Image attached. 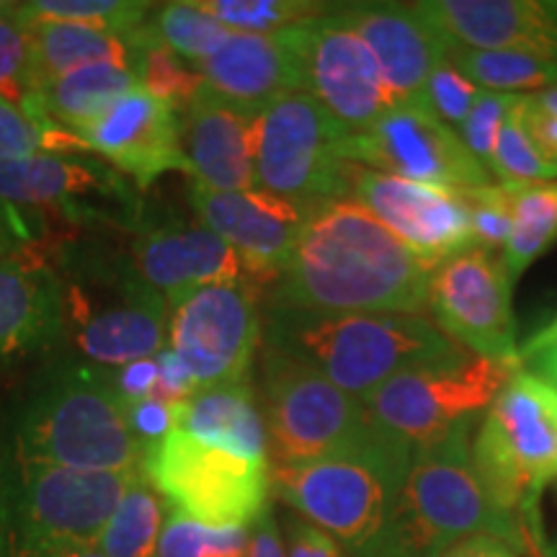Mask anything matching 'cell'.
Wrapping results in <instances>:
<instances>
[{
	"label": "cell",
	"mask_w": 557,
	"mask_h": 557,
	"mask_svg": "<svg viewBox=\"0 0 557 557\" xmlns=\"http://www.w3.org/2000/svg\"><path fill=\"white\" fill-rule=\"evenodd\" d=\"M431 267L354 199L308 209L269 305L320 312H429Z\"/></svg>",
	"instance_id": "6da1fadb"
},
{
	"label": "cell",
	"mask_w": 557,
	"mask_h": 557,
	"mask_svg": "<svg viewBox=\"0 0 557 557\" xmlns=\"http://www.w3.org/2000/svg\"><path fill=\"white\" fill-rule=\"evenodd\" d=\"M263 346L312 367L359 400L408 369L447 359L462 348L426 318L274 305L267 310Z\"/></svg>",
	"instance_id": "7a4b0ae2"
},
{
	"label": "cell",
	"mask_w": 557,
	"mask_h": 557,
	"mask_svg": "<svg viewBox=\"0 0 557 557\" xmlns=\"http://www.w3.org/2000/svg\"><path fill=\"white\" fill-rule=\"evenodd\" d=\"M413 455L377 429L344 455L271 470V485L297 517L351 557H389L393 519Z\"/></svg>",
	"instance_id": "3957f363"
},
{
	"label": "cell",
	"mask_w": 557,
	"mask_h": 557,
	"mask_svg": "<svg viewBox=\"0 0 557 557\" xmlns=\"http://www.w3.org/2000/svg\"><path fill=\"white\" fill-rule=\"evenodd\" d=\"M11 455L81 472L143 470L148 447L129 423V403L109 374L60 369L21 410Z\"/></svg>",
	"instance_id": "277c9868"
},
{
	"label": "cell",
	"mask_w": 557,
	"mask_h": 557,
	"mask_svg": "<svg viewBox=\"0 0 557 557\" xmlns=\"http://www.w3.org/2000/svg\"><path fill=\"white\" fill-rule=\"evenodd\" d=\"M62 318L73 346L99 367H127L169 348L171 308L139 274L132 256L75 248L58 271Z\"/></svg>",
	"instance_id": "5b68a950"
},
{
	"label": "cell",
	"mask_w": 557,
	"mask_h": 557,
	"mask_svg": "<svg viewBox=\"0 0 557 557\" xmlns=\"http://www.w3.org/2000/svg\"><path fill=\"white\" fill-rule=\"evenodd\" d=\"M472 429L475 418H465L434 449L413 457L395 506L389 557H444L472 534L529 547L524 524L487 498L472 470Z\"/></svg>",
	"instance_id": "8992f818"
},
{
	"label": "cell",
	"mask_w": 557,
	"mask_h": 557,
	"mask_svg": "<svg viewBox=\"0 0 557 557\" xmlns=\"http://www.w3.org/2000/svg\"><path fill=\"white\" fill-rule=\"evenodd\" d=\"M472 470L500 511L537 532V504L557 478V389L517 369L472 436ZM532 547V542H529Z\"/></svg>",
	"instance_id": "52a82bcc"
},
{
	"label": "cell",
	"mask_w": 557,
	"mask_h": 557,
	"mask_svg": "<svg viewBox=\"0 0 557 557\" xmlns=\"http://www.w3.org/2000/svg\"><path fill=\"white\" fill-rule=\"evenodd\" d=\"M135 472H81L0 459V557L96 545Z\"/></svg>",
	"instance_id": "ba28073f"
},
{
	"label": "cell",
	"mask_w": 557,
	"mask_h": 557,
	"mask_svg": "<svg viewBox=\"0 0 557 557\" xmlns=\"http://www.w3.org/2000/svg\"><path fill=\"white\" fill-rule=\"evenodd\" d=\"M348 132L308 90H292L253 116L256 189L310 209L351 194Z\"/></svg>",
	"instance_id": "9c48e42d"
},
{
	"label": "cell",
	"mask_w": 557,
	"mask_h": 557,
	"mask_svg": "<svg viewBox=\"0 0 557 557\" xmlns=\"http://www.w3.org/2000/svg\"><path fill=\"white\" fill-rule=\"evenodd\" d=\"M517 369L459 348L447 359L387 380L361 403L382 434L418 457L434 449L459 421L491 406Z\"/></svg>",
	"instance_id": "30bf717a"
},
{
	"label": "cell",
	"mask_w": 557,
	"mask_h": 557,
	"mask_svg": "<svg viewBox=\"0 0 557 557\" xmlns=\"http://www.w3.org/2000/svg\"><path fill=\"white\" fill-rule=\"evenodd\" d=\"M271 470L299 468L361 447L377 426L364 403L302 361L263 346Z\"/></svg>",
	"instance_id": "8fae6325"
},
{
	"label": "cell",
	"mask_w": 557,
	"mask_h": 557,
	"mask_svg": "<svg viewBox=\"0 0 557 557\" xmlns=\"http://www.w3.org/2000/svg\"><path fill=\"white\" fill-rule=\"evenodd\" d=\"M145 478L171 508L207 527H250L269 508L271 462H259L173 429L145 455Z\"/></svg>",
	"instance_id": "7c38bea8"
},
{
	"label": "cell",
	"mask_w": 557,
	"mask_h": 557,
	"mask_svg": "<svg viewBox=\"0 0 557 557\" xmlns=\"http://www.w3.org/2000/svg\"><path fill=\"white\" fill-rule=\"evenodd\" d=\"M263 336L256 282H218L194 289L171 310L169 348L194 387L248 377Z\"/></svg>",
	"instance_id": "4fadbf2b"
},
{
	"label": "cell",
	"mask_w": 557,
	"mask_h": 557,
	"mask_svg": "<svg viewBox=\"0 0 557 557\" xmlns=\"http://www.w3.org/2000/svg\"><path fill=\"white\" fill-rule=\"evenodd\" d=\"M511 289L504 256L472 246L431 269L429 312L465 351L519 367Z\"/></svg>",
	"instance_id": "5bb4252c"
},
{
	"label": "cell",
	"mask_w": 557,
	"mask_h": 557,
	"mask_svg": "<svg viewBox=\"0 0 557 557\" xmlns=\"http://www.w3.org/2000/svg\"><path fill=\"white\" fill-rule=\"evenodd\" d=\"M305 73V90L329 109L333 120L359 135L398 107L377 60L346 24L341 5L289 26Z\"/></svg>",
	"instance_id": "9a60e30c"
},
{
	"label": "cell",
	"mask_w": 557,
	"mask_h": 557,
	"mask_svg": "<svg viewBox=\"0 0 557 557\" xmlns=\"http://www.w3.org/2000/svg\"><path fill=\"white\" fill-rule=\"evenodd\" d=\"M346 158L361 169L449 189L493 184L457 132L413 103H398L369 129L348 135Z\"/></svg>",
	"instance_id": "2e32d148"
},
{
	"label": "cell",
	"mask_w": 557,
	"mask_h": 557,
	"mask_svg": "<svg viewBox=\"0 0 557 557\" xmlns=\"http://www.w3.org/2000/svg\"><path fill=\"white\" fill-rule=\"evenodd\" d=\"M348 199L369 209L431 269L475 246L462 189L387 176L359 165Z\"/></svg>",
	"instance_id": "e0dca14e"
},
{
	"label": "cell",
	"mask_w": 557,
	"mask_h": 557,
	"mask_svg": "<svg viewBox=\"0 0 557 557\" xmlns=\"http://www.w3.org/2000/svg\"><path fill=\"white\" fill-rule=\"evenodd\" d=\"M191 207L201 225L238 253L250 282L274 284L302 233L308 209L261 189L209 191L191 186Z\"/></svg>",
	"instance_id": "ac0fdd59"
},
{
	"label": "cell",
	"mask_w": 557,
	"mask_h": 557,
	"mask_svg": "<svg viewBox=\"0 0 557 557\" xmlns=\"http://www.w3.org/2000/svg\"><path fill=\"white\" fill-rule=\"evenodd\" d=\"M78 137L88 152L101 156L122 176L135 178L139 189L171 171L189 176L181 150V114L143 86L120 96Z\"/></svg>",
	"instance_id": "d6986e66"
},
{
	"label": "cell",
	"mask_w": 557,
	"mask_h": 557,
	"mask_svg": "<svg viewBox=\"0 0 557 557\" xmlns=\"http://www.w3.org/2000/svg\"><path fill=\"white\" fill-rule=\"evenodd\" d=\"M341 13L377 60L395 101L423 107L429 75L451 54L444 34L416 3H351Z\"/></svg>",
	"instance_id": "ffe728a7"
},
{
	"label": "cell",
	"mask_w": 557,
	"mask_h": 557,
	"mask_svg": "<svg viewBox=\"0 0 557 557\" xmlns=\"http://www.w3.org/2000/svg\"><path fill=\"white\" fill-rule=\"evenodd\" d=\"M416 5L451 47L511 50L557 62V0H423Z\"/></svg>",
	"instance_id": "44dd1931"
},
{
	"label": "cell",
	"mask_w": 557,
	"mask_h": 557,
	"mask_svg": "<svg viewBox=\"0 0 557 557\" xmlns=\"http://www.w3.org/2000/svg\"><path fill=\"white\" fill-rule=\"evenodd\" d=\"M132 261L171 310L207 284L248 278L238 253L199 220H171L143 230L132 243Z\"/></svg>",
	"instance_id": "7402d4cb"
},
{
	"label": "cell",
	"mask_w": 557,
	"mask_h": 557,
	"mask_svg": "<svg viewBox=\"0 0 557 557\" xmlns=\"http://www.w3.org/2000/svg\"><path fill=\"white\" fill-rule=\"evenodd\" d=\"M253 116L199 88L181 114V150L194 184L209 191L256 189Z\"/></svg>",
	"instance_id": "603a6c76"
},
{
	"label": "cell",
	"mask_w": 557,
	"mask_h": 557,
	"mask_svg": "<svg viewBox=\"0 0 557 557\" xmlns=\"http://www.w3.org/2000/svg\"><path fill=\"white\" fill-rule=\"evenodd\" d=\"M197 70L205 88L248 114H259L292 90H305L302 62L289 29L278 34L233 32Z\"/></svg>",
	"instance_id": "cb8c5ba5"
},
{
	"label": "cell",
	"mask_w": 557,
	"mask_h": 557,
	"mask_svg": "<svg viewBox=\"0 0 557 557\" xmlns=\"http://www.w3.org/2000/svg\"><path fill=\"white\" fill-rule=\"evenodd\" d=\"M90 199L132 201L127 178L107 160L81 152L0 160V201L5 205H81Z\"/></svg>",
	"instance_id": "d4e9b609"
},
{
	"label": "cell",
	"mask_w": 557,
	"mask_h": 557,
	"mask_svg": "<svg viewBox=\"0 0 557 557\" xmlns=\"http://www.w3.org/2000/svg\"><path fill=\"white\" fill-rule=\"evenodd\" d=\"M65 333L60 282L52 269L0 256V369L37 354Z\"/></svg>",
	"instance_id": "484cf974"
},
{
	"label": "cell",
	"mask_w": 557,
	"mask_h": 557,
	"mask_svg": "<svg viewBox=\"0 0 557 557\" xmlns=\"http://www.w3.org/2000/svg\"><path fill=\"white\" fill-rule=\"evenodd\" d=\"M176 429L235 455L269 462V431L250 380L201 387L176 406Z\"/></svg>",
	"instance_id": "4316f807"
},
{
	"label": "cell",
	"mask_w": 557,
	"mask_h": 557,
	"mask_svg": "<svg viewBox=\"0 0 557 557\" xmlns=\"http://www.w3.org/2000/svg\"><path fill=\"white\" fill-rule=\"evenodd\" d=\"M145 24L129 34L73 24L32 26V90L70 70L88 65H124L135 70L139 45L145 39Z\"/></svg>",
	"instance_id": "83f0119b"
},
{
	"label": "cell",
	"mask_w": 557,
	"mask_h": 557,
	"mask_svg": "<svg viewBox=\"0 0 557 557\" xmlns=\"http://www.w3.org/2000/svg\"><path fill=\"white\" fill-rule=\"evenodd\" d=\"M137 86V73L132 67L88 65L41 83L26 103L78 137L83 127L99 120L111 103Z\"/></svg>",
	"instance_id": "f1b7e54d"
},
{
	"label": "cell",
	"mask_w": 557,
	"mask_h": 557,
	"mask_svg": "<svg viewBox=\"0 0 557 557\" xmlns=\"http://www.w3.org/2000/svg\"><path fill=\"white\" fill-rule=\"evenodd\" d=\"M171 504L139 470L116 504L96 547L107 557H158Z\"/></svg>",
	"instance_id": "f546056e"
},
{
	"label": "cell",
	"mask_w": 557,
	"mask_h": 557,
	"mask_svg": "<svg viewBox=\"0 0 557 557\" xmlns=\"http://www.w3.org/2000/svg\"><path fill=\"white\" fill-rule=\"evenodd\" d=\"M504 186L511 199V238L500 256L508 276L517 282L557 240V181Z\"/></svg>",
	"instance_id": "4dcf8cb0"
},
{
	"label": "cell",
	"mask_w": 557,
	"mask_h": 557,
	"mask_svg": "<svg viewBox=\"0 0 557 557\" xmlns=\"http://www.w3.org/2000/svg\"><path fill=\"white\" fill-rule=\"evenodd\" d=\"M451 60L472 83L496 94L545 90L557 86V62L511 50H465L451 47Z\"/></svg>",
	"instance_id": "1f68e13d"
},
{
	"label": "cell",
	"mask_w": 557,
	"mask_h": 557,
	"mask_svg": "<svg viewBox=\"0 0 557 557\" xmlns=\"http://www.w3.org/2000/svg\"><path fill=\"white\" fill-rule=\"evenodd\" d=\"M26 26L73 24L88 29L129 34L152 16L156 5L139 0H32L16 3Z\"/></svg>",
	"instance_id": "d6a6232c"
},
{
	"label": "cell",
	"mask_w": 557,
	"mask_h": 557,
	"mask_svg": "<svg viewBox=\"0 0 557 557\" xmlns=\"http://www.w3.org/2000/svg\"><path fill=\"white\" fill-rule=\"evenodd\" d=\"M148 24L160 45L194 67L212 58L233 34L225 24L201 11L197 0L156 5Z\"/></svg>",
	"instance_id": "836d02e7"
},
{
	"label": "cell",
	"mask_w": 557,
	"mask_h": 557,
	"mask_svg": "<svg viewBox=\"0 0 557 557\" xmlns=\"http://www.w3.org/2000/svg\"><path fill=\"white\" fill-rule=\"evenodd\" d=\"M88 152L81 137L47 120L29 103L0 96V160H21L41 152Z\"/></svg>",
	"instance_id": "e575fe53"
},
{
	"label": "cell",
	"mask_w": 557,
	"mask_h": 557,
	"mask_svg": "<svg viewBox=\"0 0 557 557\" xmlns=\"http://www.w3.org/2000/svg\"><path fill=\"white\" fill-rule=\"evenodd\" d=\"M197 5L240 34H278L331 9L310 0H197Z\"/></svg>",
	"instance_id": "d590c367"
},
{
	"label": "cell",
	"mask_w": 557,
	"mask_h": 557,
	"mask_svg": "<svg viewBox=\"0 0 557 557\" xmlns=\"http://www.w3.org/2000/svg\"><path fill=\"white\" fill-rule=\"evenodd\" d=\"M135 73L139 86L156 96V99L176 109L178 114H184V109L189 107L194 96L199 94V88L205 86L199 70L186 60H181L178 54H173L165 45H160L156 34L150 32V24H145V39L139 45Z\"/></svg>",
	"instance_id": "8d00e7d4"
},
{
	"label": "cell",
	"mask_w": 557,
	"mask_h": 557,
	"mask_svg": "<svg viewBox=\"0 0 557 557\" xmlns=\"http://www.w3.org/2000/svg\"><path fill=\"white\" fill-rule=\"evenodd\" d=\"M248 527H207L171 508L158 557H246Z\"/></svg>",
	"instance_id": "74e56055"
},
{
	"label": "cell",
	"mask_w": 557,
	"mask_h": 557,
	"mask_svg": "<svg viewBox=\"0 0 557 557\" xmlns=\"http://www.w3.org/2000/svg\"><path fill=\"white\" fill-rule=\"evenodd\" d=\"M524 101V96H521ZM521 101L517 109L506 116L500 135L496 139V150L491 160V176L500 184H549L557 181V165L534 148L532 137L527 135L521 122Z\"/></svg>",
	"instance_id": "f35d334b"
},
{
	"label": "cell",
	"mask_w": 557,
	"mask_h": 557,
	"mask_svg": "<svg viewBox=\"0 0 557 557\" xmlns=\"http://www.w3.org/2000/svg\"><path fill=\"white\" fill-rule=\"evenodd\" d=\"M32 29L16 11V3H0V96L24 103L29 99Z\"/></svg>",
	"instance_id": "ab89813d"
},
{
	"label": "cell",
	"mask_w": 557,
	"mask_h": 557,
	"mask_svg": "<svg viewBox=\"0 0 557 557\" xmlns=\"http://www.w3.org/2000/svg\"><path fill=\"white\" fill-rule=\"evenodd\" d=\"M480 94H483V88H480L478 83H472L468 75L455 65V60H451L449 54V58L429 75L426 94H423V107H426L438 122H444L447 127L457 132L462 127V122L468 120L470 109L475 107Z\"/></svg>",
	"instance_id": "60d3db41"
},
{
	"label": "cell",
	"mask_w": 557,
	"mask_h": 557,
	"mask_svg": "<svg viewBox=\"0 0 557 557\" xmlns=\"http://www.w3.org/2000/svg\"><path fill=\"white\" fill-rule=\"evenodd\" d=\"M521 94H496V90H483L475 107L470 109L468 120L457 129L459 139L465 143L472 156L480 160V165L487 171L491 169L493 150H496V139L504 127L506 116L517 109ZM491 173V171H487Z\"/></svg>",
	"instance_id": "b9f144b4"
},
{
	"label": "cell",
	"mask_w": 557,
	"mask_h": 557,
	"mask_svg": "<svg viewBox=\"0 0 557 557\" xmlns=\"http://www.w3.org/2000/svg\"><path fill=\"white\" fill-rule=\"evenodd\" d=\"M462 199L468 205L470 230L475 246L496 253L506 248L511 238V199L504 184L478 186V189H462Z\"/></svg>",
	"instance_id": "7bdbcfd3"
},
{
	"label": "cell",
	"mask_w": 557,
	"mask_h": 557,
	"mask_svg": "<svg viewBox=\"0 0 557 557\" xmlns=\"http://www.w3.org/2000/svg\"><path fill=\"white\" fill-rule=\"evenodd\" d=\"M129 423L139 442L150 449L152 444H158L176 429V406L156 398V395L135 400L129 403Z\"/></svg>",
	"instance_id": "ee69618b"
},
{
	"label": "cell",
	"mask_w": 557,
	"mask_h": 557,
	"mask_svg": "<svg viewBox=\"0 0 557 557\" xmlns=\"http://www.w3.org/2000/svg\"><path fill=\"white\" fill-rule=\"evenodd\" d=\"M287 557H351L336 540L302 517L287 521Z\"/></svg>",
	"instance_id": "f6af8a7d"
},
{
	"label": "cell",
	"mask_w": 557,
	"mask_h": 557,
	"mask_svg": "<svg viewBox=\"0 0 557 557\" xmlns=\"http://www.w3.org/2000/svg\"><path fill=\"white\" fill-rule=\"evenodd\" d=\"M521 122H524L527 135L532 137L534 148L545 156L549 163L557 165V116L553 111L542 109L532 96L521 101Z\"/></svg>",
	"instance_id": "bcb514c9"
},
{
	"label": "cell",
	"mask_w": 557,
	"mask_h": 557,
	"mask_svg": "<svg viewBox=\"0 0 557 557\" xmlns=\"http://www.w3.org/2000/svg\"><path fill=\"white\" fill-rule=\"evenodd\" d=\"M116 389L124 395V400L135 403L143 398H152L158 389V357L156 359H143L132 361L127 367L114 369L109 374Z\"/></svg>",
	"instance_id": "7dc6e473"
},
{
	"label": "cell",
	"mask_w": 557,
	"mask_h": 557,
	"mask_svg": "<svg viewBox=\"0 0 557 557\" xmlns=\"http://www.w3.org/2000/svg\"><path fill=\"white\" fill-rule=\"evenodd\" d=\"M246 557H287V542L271 506L248 527Z\"/></svg>",
	"instance_id": "c3c4849f"
},
{
	"label": "cell",
	"mask_w": 557,
	"mask_h": 557,
	"mask_svg": "<svg viewBox=\"0 0 557 557\" xmlns=\"http://www.w3.org/2000/svg\"><path fill=\"white\" fill-rule=\"evenodd\" d=\"M444 557H519V549L493 534H472V537L459 540Z\"/></svg>",
	"instance_id": "681fc988"
},
{
	"label": "cell",
	"mask_w": 557,
	"mask_h": 557,
	"mask_svg": "<svg viewBox=\"0 0 557 557\" xmlns=\"http://www.w3.org/2000/svg\"><path fill=\"white\" fill-rule=\"evenodd\" d=\"M26 238H29V233L18 222L16 209L0 201V256H18Z\"/></svg>",
	"instance_id": "f907efd6"
},
{
	"label": "cell",
	"mask_w": 557,
	"mask_h": 557,
	"mask_svg": "<svg viewBox=\"0 0 557 557\" xmlns=\"http://www.w3.org/2000/svg\"><path fill=\"white\" fill-rule=\"evenodd\" d=\"M529 361L537 369V377L549 382V385L557 389V341L545 348H540L537 354H532Z\"/></svg>",
	"instance_id": "816d5d0a"
},
{
	"label": "cell",
	"mask_w": 557,
	"mask_h": 557,
	"mask_svg": "<svg viewBox=\"0 0 557 557\" xmlns=\"http://www.w3.org/2000/svg\"><path fill=\"white\" fill-rule=\"evenodd\" d=\"M9 557H107L96 545H67V547H50L34 549V553H16Z\"/></svg>",
	"instance_id": "f5cc1de1"
},
{
	"label": "cell",
	"mask_w": 557,
	"mask_h": 557,
	"mask_svg": "<svg viewBox=\"0 0 557 557\" xmlns=\"http://www.w3.org/2000/svg\"><path fill=\"white\" fill-rule=\"evenodd\" d=\"M532 99L540 103L542 109L553 111L557 116V86L555 88H545V90H537V94H532Z\"/></svg>",
	"instance_id": "db71d44e"
}]
</instances>
